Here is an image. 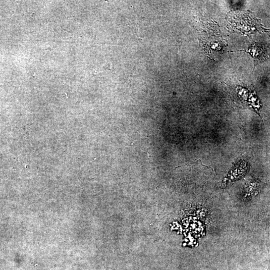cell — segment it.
Instances as JSON below:
<instances>
[{"label": "cell", "instance_id": "cell-1", "mask_svg": "<svg viewBox=\"0 0 270 270\" xmlns=\"http://www.w3.org/2000/svg\"><path fill=\"white\" fill-rule=\"evenodd\" d=\"M240 51H245L249 53L254 59L255 66L259 63L265 61L269 58L268 50L264 46H261L256 43L252 45L249 48Z\"/></svg>", "mask_w": 270, "mask_h": 270}]
</instances>
